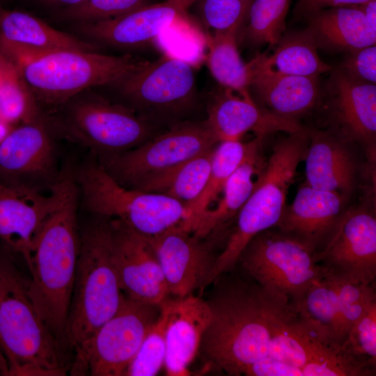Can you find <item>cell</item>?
<instances>
[{"label":"cell","mask_w":376,"mask_h":376,"mask_svg":"<svg viewBox=\"0 0 376 376\" xmlns=\"http://www.w3.org/2000/svg\"><path fill=\"white\" fill-rule=\"evenodd\" d=\"M160 306L157 320L144 338L125 376H155L164 366L166 315L161 304Z\"/></svg>","instance_id":"cell-37"},{"label":"cell","mask_w":376,"mask_h":376,"mask_svg":"<svg viewBox=\"0 0 376 376\" xmlns=\"http://www.w3.org/2000/svg\"><path fill=\"white\" fill-rule=\"evenodd\" d=\"M160 312V304L138 301L124 295L116 313L74 356L70 375L125 376Z\"/></svg>","instance_id":"cell-10"},{"label":"cell","mask_w":376,"mask_h":376,"mask_svg":"<svg viewBox=\"0 0 376 376\" xmlns=\"http://www.w3.org/2000/svg\"><path fill=\"white\" fill-rule=\"evenodd\" d=\"M345 198L338 192L316 189L304 183L292 203L285 205L276 227L318 251L343 212Z\"/></svg>","instance_id":"cell-23"},{"label":"cell","mask_w":376,"mask_h":376,"mask_svg":"<svg viewBox=\"0 0 376 376\" xmlns=\"http://www.w3.org/2000/svg\"><path fill=\"white\" fill-rule=\"evenodd\" d=\"M100 219L80 237V249L65 334L77 355L118 311L124 295L113 263L109 219Z\"/></svg>","instance_id":"cell-5"},{"label":"cell","mask_w":376,"mask_h":376,"mask_svg":"<svg viewBox=\"0 0 376 376\" xmlns=\"http://www.w3.org/2000/svg\"><path fill=\"white\" fill-rule=\"evenodd\" d=\"M8 60L1 52H0V62Z\"/></svg>","instance_id":"cell-48"},{"label":"cell","mask_w":376,"mask_h":376,"mask_svg":"<svg viewBox=\"0 0 376 376\" xmlns=\"http://www.w3.org/2000/svg\"><path fill=\"white\" fill-rule=\"evenodd\" d=\"M214 148L145 181L133 189L171 197L189 208L201 196L206 185Z\"/></svg>","instance_id":"cell-30"},{"label":"cell","mask_w":376,"mask_h":376,"mask_svg":"<svg viewBox=\"0 0 376 376\" xmlns=\"http://www.w3.org/2000/svg\"><path fill=\"white\" fill-rule=\"evenodd\" d=\"M305 183L345 196L354 186L355 162L345 143L332 133L310 132L305 154Z\"/></svg>","instance_id":"cell-25"},{"label":"cell","mask_w":376,"mask_h":376,"mask_svg":"<svg viewBox=\"0 0 376 376\" xmlns=\"http://www.w3.org/2000/svg\"><path fill=\"white\" fill-rule=\"evenodd\" d=\"M67 136L100 156L122 152L152 138V126L145 117L123 105L100 98L72 104L61 121Z\"/></svg>","instance_id":"cell-12"},{"label":"cell","mask_w":376,"mask_h":376,"mask_svg":"<svg viewBox=\"0 0 376 376\" xmlns=\"http://www.w3.org/2000/svg\"><path fill=\"white\" fill-rule=\"evenodd\" d=\"M56 148L47 123L38 117L15 125L0 145V183L40 191L54 174Z\"/></svg>","instance_id":"cell-16"},{"label":"cell","mask_w":376,"mask_h":376,"mask_svg":"<svg viewBox=\"0 0 376 376\" xmlns=\"http://www.w3.org/2000/svg\"><path fill=\"white\" fill-rule=\"evenodd\" d=\"M207 299L211 318L199 351L207 365L228 375H242L267 357L275 297L249 279L219 277Z\"/></svg>","instance_id":"cell-2"},{"label":"cell","mask_w":376,"mask_h":376,"mask_svg":"<svg viewBox=\"0 0 376 376\" xmlns=\"http://www.w3.org/2000/svg\"><path fill=\"white\" fill-rule=\"evenodd\" d=\"M0 34L36 58L59 50L97 52L95 45L50 26L26 13L4 8L0 3Z\"/></svg>","instance_id":"cell-27"},{"label":"cell","mask_w":376,"mask_h":376,"mask_svg":"<svg viewBox=\"0 0 376 376\" xmlns=\"http://www.w3.org/2000/svg\"><path fill=\"white\" fill-rule=\"evenodd\" d=\"M292 0H253L245 26V36L253 45H276L285 29Z\"/></svg>","instance_id":"cell-35"},{"label":"cell","mask_w":376,"mask_h":376,"mask_svg":"<svg viewBox=\"0 0 376 376\" xmlns=\"http://www.w3.org/2000/svg\"><path fill=\"white\" fill-rule=\"evenodd\" d=\"M60 195L58 178L48 194L0 183V240L9 251L21 254L26 265L35 238L57 206Z\"/></svg>","instance_id":"cell-18"},{"label":"cell","mask_w":376,"mask_h":376,"mask_svg":"<svg viewBox=\"0 0 376 376\" xmlns=\"http://www.w3.org/2000/svg\"><path fill=\"white\" fill-rule=\"evenodd\" d=\"M357 6L370 26L376 30V0H370Z\"/></svg>","instance_id":"cell-44"},{"label":"cell","mask_w":376,"mask_h":376,"mask_svg":"<svg viewBox=\"0 0 376 376\" xmlns=\"http://www.w3.org/2000/svg\"><path fill=\"white\" fill-rule=\"evenodd\" d=\"M259 148H255L230 176L216 206L207 209L198 218L191 230L195 235L203 238L222 234L237 216L254 187L253 177L259 169Z\"/></svg>","instance_id":"cell-29"},{"label":"cell","mask_w":376,"mask_h":376,"mask_svg":"<svg viewBox=\"0 0 376 376\" xmlns=\"http://www.w3.org/2000/svg\"><path fill=\"white\" fill-rule=\"evenodd\" d=\"M268 355L300 368L304 376H363L371 372L341 344L304 321L290 303L278 301L270 316Z\"/></svg>","instance_id":"cell-9"},{"label":"cell","mask_w":376,"mask_h":376,"mask_svg":"<svg viewBox=\"0 0 376 376\" xmlns=\"http://www.w3.org/2000/svg\"><path fill=\"white\" fill-rule=\"evenodd\" d=\"M316 252L296 236L270 228L250 240L237 265L266 292L295 304L314 281L329 274Z\"/></svg>","instance_id":"cell-8"},{"label":"cell","mask_w":376,"mask_h":376,"mask_svg":"<svg viewBox=\"0 0 376 376\" xmlns=\"http://www.w3.org/2000/svg\"><path fill=\"white\" fill-rule=\"evenodd\" d=\"M108 219L112 258L123 295L138 301L160 304L170 294L150 240L121 221Z\"/></svg>","instance_id":"cell-15"},{"label":"cell","mask_w":376,"mask_h":376,"mask_svg":"<svg viewBox=\"0 0 376 376\" xmlns=\"http://www.w3.org/2000/svg\"><path fill=\"white\" fill-rule=\"evenodd\" d=\"M217 143L205 120L188 121L134 148L100 156L99 163L118 183L136 188Z\"/></svg>","instance_id":"cell-11"},{"label":"cell","mask_w":376,"mask_h":376,"mask_svg":"<svg viewBox=\"0 0 376 376\" xmlns=\"http://www.w3.org/2000/svg\"><path fill=\"white\" fill-rule=\"evenodd\" d=\"M333 120L346 139L372 143L376 134V85L357 81L340 69L328 80Z\"/></svg>","instance_id":"cell-22"},{"label":"cell","mask_w":376,"mask_h":376,"mask_svg":"<svg viewBox=\"0 0 376 376\" xmlns=\"http://www.w3.org/2000/svg\"><path fill=\"white\" fill-rule=\"evenodd\" d=\"M86 0H40V1L50 6L66 8L81 3Z\"/></svg>","instance_id":"cell-45"},{"label":"cell","mask_w":376,"mask_h":376,"mask_svg":"<svg viewBox=\"0 0 376 376\" xmlns=\"http://www.w3.org/2000/svg\"><path fill=\"white\" fill-rule=\"evenodd\" d=\"M196 0H166L145 5L122 16L81 23L79 30L104 44L123 49L143 46L157 37Z\"/></svg>","instance_id":"cell-21"},{"label":"cell","mask_w":376,"mask_h":376,"mask_svg":"<svg viewBox=\"0 0 376 376\" xmlns=\"http://www.w3.org/2000/svg\"><path fill=\"white\" fill-rule=\"evenodd\" d=\"M15 126L0 120V145Z\"/></svg>","instance_id":"cell-46"},{"label":"cell","mask_w":376,"mask_h":376,"mask_svg":"<svg viewBox=\"0 0 376 376\" xmlns=\"http://www.w3.org/2000/svg\"><path fill=\"white\" fill-rule=\"evenodd\" d=\"M205 123L217 143L240 141L249 132L265 138L276 132L291 134L304 128L297 121L256 104L251 97L223 88L211 100Z\"/></svg>","instance_id":"cell-19"},{"label":"cell","mask_w":376,"mask_h":376,"mask_svg":"<svg viewBox=\"0 0 376 376\" xmlns=\"http://www.w3.org/2000/svg\"><path fill=\"white\" fill-rule=\"evenodd\" d=\"M148 238L157 256L170 295L185 297L207 286L218 256L214 251L217 235L211 240L199 237L178 227Z\"/></svg>","instance_id":"cell-17"},{"label":"cell","mask_w":376,"mask_h":376,"mask_svg":"<svg viewBox=\"0 0 376 376\" xmlns=\"http://www.w3.org/2000/svg\"><path fill=\"white\" fill-rule=\"evenodd\" d=\"M249 88L263 107L295 121L318 106L322 94L318 77L267 72L249 70Z\"/></svg>","instance_id":"cell-24"},{"label":"cell","mask_w":376,"mask_h":376,"mask_svg":"<svg viewBox=\"0 0 376 376\" xmlns=\"http://www.w3.org/2000/svg\"><path fill=\"white\" fill-rule=\"evenodd\" d=\"M309 140L310 132L303 128L289 134L274 146L251 193L235 217V224L218 254L207 285L235 269L241 253L253 237L276 226Z\"/></svg>","instance_id":"cell-4"},{"label":"cell","mask_w":376,"mask_h":376,"mask_svg":"<svg viewBox=\"0 0 376 376\" xmlns=\"http://www.w3.org/2000/svg\"><path fill=\"white\" fill-rule=\"evenodd\" d=\"M36 98L16 67L11 64L0 75V120L12 125L39 117Z\"/></svg>","instance_id":"cell-34"},{"label":"cell","mask_w":376,"mask_h":376,"mask_svg":"<svg viewBox=\"0 0 376 376\" xmlns=\"http://www.w3.org/2000/svg\"><path fill=\"white\" fill-rule=\"evenodd\" d=\"M343 349L366 367L376 366V301L350 329L342 344Z\"/></svg>","instance_id":"cell-38"},{"label":"cell","mask_w":376,"mask_h":376,"mask_svg":"<svg viewBox=\"0 0 376 376\" xmlns=\"http://www.w3.org/2000/svg\"><path fill=\"white\" fill-rule=\"evenodd\" d=\"M147 62L131 55L59 50L32 58L16 68L35 98L57 106L88 88L118 86Z\"/></svg>","instance_id":"cell-7"},{"label":"cell","mask_w":376,"mask_h":376,"mask_svg":"<svg viewBox=\"0 0 376 376\" xmlns=\"http://www.w3.org/2000/svg\"><path fill=\"white\" fill-rule=\"evenodd\" d=\"M331 276L335 281L338 297V337L339 343L342 344L350 329L376 301L375 288V284L352 282Z\"/></svg>","instance_id":"cell-36"},{"label":"cell","mask_w":376,"mask_h":376,"mask_svg":"<svg viewBox=\"0 0 376 376\" xmlns=\"http://www.w3.org/2000/svg\"><path fill=\"white\" fill-rule=\"evenodd\" d=\"M146 0H86L75 6L63 8L61 17L81 23H89L116 18L136 10Z\"/></svg>","instance_id":"cell-39"},{"label":"cell","mask_w":376,"mask_h":376,"mask_svg":"<svg viewBox=\"0 0 376 376\" xmlns=\"http://www.w3.org/2000/svg\"><path fill=\"white\" fill-rule=\"evenodd\" d=\"M370 0H298L294 13L297 17H306L318 10L335 6L362 4Z\"/></svg>","instance_id":"cell-43"},{"label":"cell","mask_w":376,"mask_h":376,"mask_svg":"<svg viewBox=\"0 0 376 376\" xmlns=\"http://www.w3.org/2000/svg\"><path fill=\"white\" fill-rule=\"evenodd\" d=\"M291 306L304 321L323 336L340 344L338 337V297L331 275L314 281L301 299Z\"/></svg>","instance_id":"cell-33"},{"label":"cell","mask_w":376,"mask_h":376,"mask_svg":"<svg viewBox=\"0 0 376 376\" xmlns=\"http://www.w3.org/2000/svg\"><path fill=\"white\" fill-rule=\"evenodd\" d=\"M276 45L272 54H258L246 63L249 70L312 77L331 70L319 56L315 39L308 27L283 35Z\"/></svg>","instance_id":"cell-28"},{"label":"cell","mask_w":376,"mask_h":376,"mask_svg":"<svg viewBox=\"0 0 376 376\" xmlns=\"http://www.w3.org/2000/svg\"><path fill=\"white\" fill-rule=\"evenodd\" d=\"M246 376H304L302 370L290 363L267 356L249 365L244 371Z\"/></svg>","instance_id":"cell-42"},{"label":"cell","mask_w":376,"mask_h":376,"mask_svg":"<svg viewBox=\"0 0 376 376\" xmlns=\"http://www.w3.org/2000/svg\"><path fill=\"white\" fill-rule=\"evenodd\" d=\"M198 1V0H196V1Z\"/></svg>","instance_id":"cell-49"},{"label":"cell","mask_w":376,"mask_h":376,"mask_svg":"<svg viewBox=\"0 0 376 376\" xmlns=\"http://www.w3.org/2000/svg\"><path fill=\"white\" fill-rule=\"evenodd\" d=\"M0 376H9L8 366L0 349Z\"/></svg>","instance_id":"cell-47"},{"label":"cell","mask_w":376,"mask_h":376,"mask_svg":"<svg viewBox=\"0 0 376 376\" xmlns=\"http://www.w3.org/2000/svg\"><path fill=\"white\" fill-rule=\"evenodd\" d=\"M263 139L256 136L247 143L241 141H223L214 146L206 185L201 196L188 208L191 232L198 218L218 198L230 176L251 152L261 144Z\"/></svg>","instance_id":"cell-31"},{"label":"cell","mask_w":376,"mask_h":376,"mask_svg":"<svg viewBox=\"0 0 376 376\" xmlns=\"http://www.w3.org/2000/svg\"><path fill=\"white\" fill-rule=\"evenodd\" d=\"M118 86L138 107L160 114L187 110L194 104L196 94L193 67L167 54L148 61Z\"/></svg>","instance_id":"cell-14"},{"label":"cell","mask_w":376,"mask_h":376,"mask_svg":"<svg viewBox=\"0 0 376 376\" xmlns=\"http://www.w3.org/2000/svg\"><path fill=\"white\" fill-rule=\"evenodd\" d=\"M329 274L352 282L375 284L376 218L358 207L343 212L324 246L316 252Z\"/></svg>","instance_id":"cell-13"},{"label":"cell","mask_w":376,"mask_h":376,"mask_svg":"<svg viewBox=\"0 0 376 376\" xmlns=\"http://www.w3.org/2000/svg\"><path fill=\"white\" fill-rule=\"evenodd\" d=\"M166 315V359L169 376L189 375V368L198 353L211 318L206 300L193 294L161 303Z\"/></svg>","instance_id":"cell-20"},{"label":"cell","mask_w":376,"mask_h":376,"mask_svg":"<svg viewBox=\"0 0 376 376\" xmlns=\"http://www.w3.org/2000/svg\"><path fill=\"white\" fill-rule=\"evenodd\" d=\"M58 182V203L41 226L26 265L31 274V279L28 280L30 297L63 350L80 237L76 180L71 172L65 171L59 175Z\"/></svg>","instance_id":"cell-1"},{"label":"cell","mask_w":376,"mask_h":376,"mask_svg":"<svg viewBox=\"0 0 376 376\" xmlns=\"http://www.w3.org/2000/svg\"><path fill=\"white\" fill-rule=\"evenodd\" d=\"M338 69L357 81L375 84V45L349 52Z\"/></svg>","instance_id":"cell-41"},{"label":"cell","mask_w":376,"mask_h":376,"mask_svg":"<svg viewBox=\"0 0 376 376\" xmlns=\"http://www.w3.org/2000/svg\"><path fill=\"white\" fill-rule=\"evenodd\" d=\"M0 349L9 376H62L63 350L38 314L24 278L0 258Z\"/></svg>","instance_id":"cell-3"},{"label":"cell","mask_w":376,"mask_h":376,"mask_svg":"<svg viewBox=\"0 0 376 376\" xmlns=\"http://www.w3.org/2000/svg\"><path fill=\"white\" fill-rule=\"evenodd\" d=\"M206 25L214 32L238 33L253 0H198Z\"/></svg>","instance_id":"cell-40"},{"label":"cell","mask_w":376,"mask_h":376,"mask_svg":"<svg viewBox=\"0 0 376 376\" xmlns=\"http://www.w3.org/2000/svg\"><path fill=\"white\" fill-rule=\"evenodd\" d=\"M306 19L318 48L349 53L376 43V30L357 5L324 8Z\"/></svg>","instance_id":"cell-26"},{"label":"cell","mask_w":376,"mask_h":376,"mask_svg":"<svg viewBox=\"0 0 376 376\" xmlns=\"http://www.w3.org/2000/svg\"><path fill=\"white\" fill-rule=\"evenodd\" d=\"M75 180L84 206L97 217L118 219L148 237L178 227L190 231V213L185 204L163 194L126 187L100 163L84 166Z\"/></svg>","instance_id":"cell-6"},{"label":"cell","mask_w":376,"mask_h":376,"mask_svg":"<svg viewBox=\"0 0 376 376\" xmlns=\"http://www.w3.org/2000/svg\"><path fill=\"white\" fill-rule=\"evenodd\" d=\"M237 32H214L206 38L207 66L214 79L225 89L244 97H251L249 70L242 60L237 45Z\"/></svg>","instance_id":"cell-32"}]
</instances>
